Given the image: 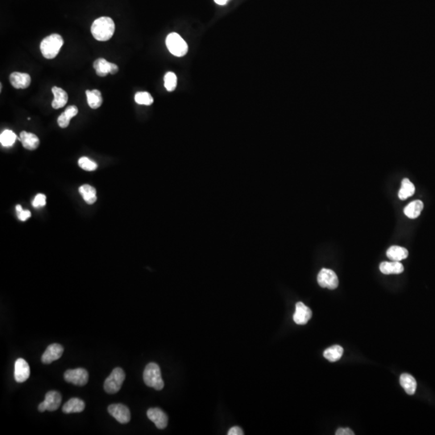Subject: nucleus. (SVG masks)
Returning <instances> with one entry per match:
<instances>
[{"instance_id":"nucleus-31","label":"nucleus","mask_w":435,"mask_h":435,"mask_svg":"<svg viewBox=\"0 0 435 435\" xmlns=\"http://www.w3.org/2000/svg\"><path fill=\"white\" fill-rule=\"evenodd\" d=\"M16 213L18 216L19 219L21 221H26L31 217V212L27 210H23L21 205H17L16 206Z\"/></svg>"},{"instance_id":"nucleus-6","label":"nucleus","mask_w":435,"mask_h":435,"mask_svg":"<svg viewBox=\"0 0 435 435\" xmlns=\"http://www.w3.org/2000/svg\"><path fill=\"white\" fill-rule=\"evenodd\" d=\"M64 378L66 382L73 384L74 386H84L88 382V372L82 367L67 370L64 374Z\"/></svg>"},{"instance_id":"nucleus-27","label":"nucleus","mask_w":435,"mask_h":435,"mask_svg":"<svg viewBox=\"0 0 435 435\" xmlns=\"http://www.w3.org/2000/svg\"><path fill=\"white\" fill-rule=\"evenodd\" d=\"M17 136L11 130H4L0 135V143L3 147H12L16 142Z\"/></svg>"},{"instance_id":"nucleus-3","label":"nucleus","mask_w":435,"mask_h":435,"mask_svg":"<svg viewBox=\"0 0 435 435\" xmlns=\"http://www.w3.org/2000/svg\"><path fill=\"white\" fill-rule=\"evenodd\" d=\"M144 381L148 387L156 390H161L164 387L163 379L161 377V369L156 362H150L144 371Z\"/></svg>"},{"instance_id":"nucleus-14","label":"nucleus","mask_w":435,"mask_h":435,"mask_svg":"<svg viewBox=\"0 0 435 435\" xmlns=\"http://www.w3.org/2000/svg\"><path fill=\"white\" fill-rule=\"evenodd\" d=\"M147 416L152 422H154L158 429L163 430L168 425V416L161 409L150 408L147 411Z\"/></svg>"},{"instance_id":"nucleus-26","label":"nucleus","mask_w":435,"mask_h":435,"mask_svg":"<svg viewBox=\"0 0 435 435\" xmlns=\"http://www.w3.org/2000/svg\"><path fill=\"white\" fill-rule=\"evenodd\" d=\"M343 348L338 345H335L325 350L323 356L330 362H336L342 358Z\"/></svg>"},{"instance_id":"nucleus-1","label":"nucleus","mask_w":435,"mask_h":435,"mask_svg":"<svg viewBox=\"0 0 435 435\" xmlns=\"http://www.w3.org/2000/svg\"><path fill=\"white\" fill-rule=\"evenodd\" d=\"M116 25L113 20L102 16L94 21L91 26V33L94 38L98 41H107L113 36Z\"/></svg>"},{"instance_id":"nucleus-35","label":"nucleus","mask_w":435,"mask_h":435,"mask_svg":"<svg viewBox=\"0 0 435 435\" xmlns=\"http://www.w3.org/2000/svg\"><path fill=\"white\" fill-rule=\"evenodd\" d=\"M336 435H354L353 431H351L349 428H339L337 430L336 433Z\"/></svg>"},{"instance_id":"nucleus-11","label":"nucleus","mask_w":435,"mask_h":435,"mask_svg":"<svg viewBox=\"0 0 435 435\" xmlns=\"http://www.w3.org/2000/svg\"><path fill=\"white\" fill-rule=\"evenodd\" d=\"M64 347L58 343H52L49 345L41 357V361L44 363L48 364L53 361H57L61 358L63 354Z\"/></svg>"},{"instance_id":"nucleus-4","label":"nucleus","mask_w":435,"mask_h":435,"mask_svg":"<svg viewBox=\"0 0 435 435\" xmlns=\"http://www.w3.org/2000/svg\"><path fill=\"white\" fill-rule=\"evenodd\" d=\"M166 43L169 51L175 57H184L188 52V45L176 32H172L167 36Z\"/></svg>"},{"instance_id":"nucleus-15","label":"nucleus","mask_w":435,"mask_h":435,"mask_svg":"<svg viewBox=\"0 0 435 435\" xmlns=\"http://www.w3.org/2000/svg\"><path fill=\"white\" fill-rule=\"evenodd\" d=\"M10 82L14 88L26 89L31 84V77L25 72H14L10 75Z\"/></svg>"},{"instance_id":"nucleus-12","label":"nucleus","mask_w":435,"mask_h":435,"mask_svg":"<svg viewBox=\"0 0 435 435\" xmlns=\"http://www.w3.org/2000/svg\"><path fill=\"white\" fill-rule=\"evenodd\" d=\"M312 317V311L302 302L296 304V311L293 314V321L297 325H305Z\"/></svg>"},{"instance_id":"nucleus-20","label":"nucleus","mask_w":435,"mask_h":435,"mask_svg":"<svg viewBox=\"0 0 435 435\" xmlns=\"http://www.w3.org/2000/svg\"><path fill=\"white\" fill-rule=\"evenodd\" d=\"M400 383L406 393L409 395L414 394L417 390V381L413 376L408 373H403L400 377Z\"/></svg>"},{"instance_id":"nucleus-25","label":"nucleus","mask_w":435,"mask_h":435,"mask_svg":"<svg viewBox=\"0 0 435 435\" xmlns=\"http://www.w3.org/2000/svg\"><path fill=\"white\" fill-rule=\"evenodd\" d=\"M80 194L82 195L85 202L88 204L92 205L97 201L96 190L93 186L90 185H83L79 188Z\"/></svg>"},{"instance_id":"nucleus-23","label":"nucleus","mask_w":435,"mask_h":435,"mask_svg":"<svg viewBox=\"0 0 435 435\" xmlns=\"http://www.w3.org/2000/svg\"><path fill=\"white\" fill-rule=\"evenodd\" d=\"M415 193V186L408 178H404L401 181V187L398 192V197L401 200H406Z\"/></svg>"},{"instance_id":"nucleus-5","label":"nucleus","mask_w":435,"mask_h":435,"mask_svg":"<svg viewBox=\"0 0 435 435\" xmlns=\"http://www.w3.org/2000/svg\"><path fill=\"white\" fill-rule=\"evenodd\" d=\"M125 376V372L121 367H116L105 381V391L109 394L117 393L121 390Z\"/></svg>"},{"instance_id":"nucleus-22","label":"nucleus","mask_w":435,"mask_h":435,"mask_svg":"<svg viewBox=\"0 0 435 435\" xmlns=\"http://www.w3.org/2000/svg\"><path fill=\"white\" fill-rule=\"evenodd\" d=\"M387 258L392 261H401L407 258L409 256L408 250L400 246H392L387 251Z\"/></svg>"},{"instance_id":"nucleus-32","label":"nucleus","mask_w":435,"mask_h":435,"mask_svg":"<svg viewBox=\"0 0 435 435\" xmlns=\"http://www.w3.org/2000/svg\"><path fill=\"white\" fill-rule=\"evenodd\" d=\"M32 206L35 208H40L43 207L46 205V196L43 193H38L35 197L34 200L32 201Z\"/></svg>"},{"instance_id":"nucleus-8","label":"nucleus","mask_w":435,"mask_h":435,"mask_svg":"<svg viewBox=\"0 0 435 435\" xmlns=\"http://www.w3.org/2000/svg\"><path fill=\"white\" fill-rule=\"evenodd\" d=\"M61 395L60 392L57 391H49L47 392L46 395V399L42 403L40 404L38 406V411L40 412H43L46 411H57L59 408L61 403Z\"/></svg>"},{"instance_id":"nucleus-7","label":"nucleus","mask_w":435,"mask_h":435,"mask_svg":"<svg viewBox=\"0 0 435 435\" xmlns=\"http://www.w3.org/2000/svg\"><path fill=\"white\" fill-rule=\"evenodd\" d=\"M317 282L322 288L336 290L338 286V278L336 272L328 268H322L317 275Z\"/></svg>"},{"instance_id":"nucleus-28","label":"nucleus","mask_w":435,"mask_h":435,"mask_svg":"<svg viewBox=\"0 0 435 435\" xmlns=\"http://www.w3.org/2000/svg\"><path fill=\"white\" fill-rule=\"evenodd\" d=\"M135 101L137 104L150 106L154 102L153 97L148 92H138L135 96Z\"/></svg>"},{"instance_id":"nucleus-9","label":"nucleus","mask_w":435,"mask_h":435,"mask_svg":"<svg viewBox=\"0 0 435 435\" xmlns=\"http://www.w3.org/2000/svg\"><path fill=\"white\" fill-rule=\"evenodd\" d=\"M108 412L119 422L126 424L131 420V412L127 406L122 404H113L109 406Z\"/></svg>"},{"instance_id":"nucleus-13","label":"nucleus","mask_w":435,"mask_h":435,"mask_svg":"<svg viewBox=\"0 0 435 435\" xmlns=\"http://www.w3.org/2000/svg\"><path fill=\"white\" fill-rule=\"evenodd\" d=\"M15 380L18 383H23L29 378L30 367L27 361L18 359L15 362Z\"/></svg>"},{"instance_id":"nucleus-29","label":"nucleus","mask_w":435,"mask_h":435,"mask_svg":"<svg viewBox=\"0 0 435 435\" xmlns=\"http://www.w3.org/2000/svg\"><path fill=\"white\" fill-rule=\"evenodd\" d=\"M165 87L169 92L174 91L177 84V77L174 72H168L164 77Z\"/></svg>"},{"instance_id":"nucleus-17","label":"nucleus","mask_w":435,"mask_h":435,"mask_svg":"<svg viewBox=\"0 0 435 435\" xmlns=\"http://www.w3.org/2000/svg\"><path fill=\"white\" fill-rule=\"evenodd\" d=\"M20 141L22 143L23 147L26 149L30 150V151L36 149L40 145V140L35 134L24 132V131L21 132Z\"/></svg>"},{"instance_id":"nucleus-30","label":"nucleus","mask_w":435,"mask_h":435,"mask_svg":"<svg viewBox=\"0 0 435 435\" xmlns=\"http://www.w3.org/2000/svg\"><path fill=\"white\" fill-rule=\"evenodd\" d=\"M78 166L80 168H82L85 171H88V172L95 171L97 168V165L95 161H91L88 157H81L79 159Z\"/></svg>"},{"instance_id":"nucleus-19","label":"nucleus","mask_w":435,"mask_h":435,"mask_svg":"<svg viewBox=\"0 0 435 435\" xmlns=\"http://www.w3.org/2000/svg\"><path fill=\"white\" fill-rule=\"evenodd\" d=\"M84 401L79 398H71L69 400L63 407L62 411L65 413H73V412H81L85 410Z\"/></svg>"},{"instance_id":"nucleus-36","label":"nucleus","mask_w":435,"mask_h":435,"mask_svg":"<svg viewBox=\"0 0 435 435\" xmlns=\"http://www.w3.org/2000/svg\"><path fill=\"white\" fill-rule=\"evenodd\" d=\"M228 1H230V0H215V2L218 5L227 4Z\"/></svg>"},{"instance_id":"nucleus-10","label":"nucleus","mask_w":435,"mask_h":435,"mask_svg":"<svg viewBox=\"0 0 435 435\" xmlns=\"http://www.w3.org/2000/svg\"><path fill=\"white\" fill-rule=\"evenodd\" d=\"M94 69L99 77H106L108 73L116 74L119 71L117 65L108 62L104 58H98L93 64Z\"/></svg>"},{"instance_id":"nucleus-34","label":"nucleus","mask_w":435,"mask_h":435,"mask_svg":"<svg viewBox=\"0 0 435 435\" xmlns=\"http://www.w3.org/2000/svg\"><path fill=\"white\" fill-rule=\"evenodd\" d=\"M243 431L242 429L239 426H233L232 428L230 429L228 431V435H243Z\"/></svg>"},{"instance_id":"nucleus-16","label":"nucleus","mask_w":435,"mask_h":435,"mask_svg":"<svg viewBox=\"0 0 435 435\" xmlns=\"http://www.w3.org/2000/svg\"><path fill=\"white\" fill-rule=\"evenodd\" d=\"M52 92L54 96V98L52 102V108L60 109L65 107L66 103L68 102V94L66 93L63 89L57 87V86L52 87Z\"/></svg>"},{"instance_id":"nucleus-2","label":"nucleus","mask_w":435,"mask_h":435,"mask_svg":"<svg viewBox=\"0 0 435 435\" xmlns=\"http://www.w3.org/2000/svg\"><path fill=\"white\" fill-rule=\"evenodd\" d=\"M63 44V38L61 35H49L41 41V53L46 59H53L59 53Z\"/></svg>"},{"instance_id":"nucleus-21","label":"nucleus","mask_w":435,"mask_h":435,"mask_svg":"<svg viewBox=\"0 0 435 435\" xmlns=\"http://www.w3.org/2000/svg\"><path fill=\"white\" fill-rule=\"evenodd\" d=\"M423 202L420 200H415L411 202L404 209V214L410 218H417L423 210Z\"/></svg>"},{"instance_id":"nucleus-18","label":"nucleus","mask_w":435,"mask_h":435,"mask_svg":"<svg viewBox=\"0 0 435 435\" xmlns=\"http://www.w3.org/2000/svg\"><path fill=\"white\" fill-rule=\"evenodd\" d=\"M380 270L384 274H400L403 272L404 266L400 261H392V262H382L380 265Z\"/></svg>"},{"instance_id":"nucleus-24","label":"nucleus","mask_w":435,"mask_h":435,"mask_svg":"<svg viewBox=\"0 0 435 435\" xmlns=\"http://www.w3.org/2000/svg\"><path fill=\"white\" fill-rule=\"evenodd\" d=\"M89 107L92 109L99 108L102 104V94L98 90L86 91Z\"/></svg>"},{"instance_id":"nucleus-33","label":"nucleus","mask_w":435,"mask_h":435,"mask_svg":"<svg viewBox=\"0 0 435 435\" xmlns=\"http://www.w3.org/2000/svg\"><path fill=\"white\" fill-rule=\"evenodd\" d=\"M77 113H78V109L76 106H70L66 109V111H64V114L68 116L71 120L77 116Z\"/></svg>"}]
</instances>
